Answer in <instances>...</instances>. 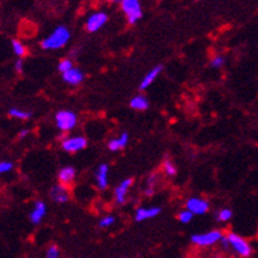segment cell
Returning a JSON list of instances; mask_svg holds the SVG:
<instances>
[{"mask_svg": "<svg viewBox=\"0 0 258 258\" xmlns=\"http://www.w3.org/2000/svg\"><path fill=\"white\" fill-rule=\"evenodd\" d=\"M121 10L126 17L128 24H136L137 21L143 17V8L137 0H122Z\"/></svg>", "mask_w": 258, "mask_h": 258, "instance_id": "cell-4", "label": "cell"}, {"mask_svg": "<svg viewBox=\"0 0 258 258\" xmlns=\"http://www.w3.org/2000/svg\"><path fill=\"white\" fill-rule=\"evenodd\" d=\"M77 121H78V117L73 111L63 109V111L55 113V125L62 132H69L73 128H75Z\"/></svg>", "mask_w": 258, "mask_h": 258, "instance_id": "cell-5", "label": "cell"}, {"mask_svg": "<svg viewBox=\"0 0 258 258\" xmlns=\"http://www.w3.org/2000/svg\"><path fill=\"white\" fill-rule=\"evenodd\" d=\"M107 20H108V17H107V15L104 12H94L86 20V29L91 32V33L98 32L99 29H102L104 27Z\"/></svg>", "mask_w": 258, "mask_h": 258, "instance_id": "cell-7", "label": "cell"}, {"mask_svg": "<svg viewBox=\"0 0 258 258\" xmlns=\"http://www.w3.org/2000/svg\"><path fill=\"white\" fill-rule=\"evenodd\" d=\"M194 218V214H191L188 210H183L180 211L179 214H178V220L182 223V224H188Z\"/></svg>", "mask_w": 258, "mask_h": 258, "instance_id": "cell-23", "label": "cell"}, {"mask_svg": "<svg viewBox=\"0 0 258 258\" xmlns=\"http://www.w3.org/2000/svg\"><path fill=\"white\" fill-rule=\"evenodd\" d=\"M129 105H131L133 109H136V111H145V109H148V107H149V102H148V99L144 95H137L131 100Z\"/></svg>", "mask_w": 258, "mask_h": 258, "instance_id": "cell-18", "label": "cell"}, {"mask_svg": "<svg viewBox=\"0 0 258 258\" xmlns=\"http://www.w3.org/2000/svg\"><path fill=\"white\" fill-rule=\"evenodd\" d=\"M162 69L163 68L161 66V64H158V66H156V68L152 69V70H150V72L148 73L145 77H144L143 81H141V83H140V90H146L148 87H150V86H152V83H154V81L158 78V75L161 74Z\"/></svg>", "mask_w": 258, "mask_h": 258, "instance_id": "cell-15", "label": "cell"}, {"mask_svg": "<svg viewBox=\"0 0 258 258\" xmlns=\"http://www.w3.org/2000/svg\"><path fill=\"white\" fill-rule=\"evenodd\" d=\"M28 133H29V131L28 129H23V131H20V133H19V139H24L25 136H28Z\"/></svg>", "mask_w": 258, "mask_h": 258, "instance_id": "cell-31", "label": "cell"}, {"mask_svg": "<svg viewBox=\"0 0 258 258\" xmlns=\"http://www.w3.org/2000/svg\"><path fill=\"white\" fill-rule=\"evenodd\" d=\"M59 257V248L57 245H51L46 250V258H58Z\"/></svg>", "mask_w": 258, "mask_h": 258, "instance_id": "cell-27", "label": "cell"}, {"mask_svg": "<svg viewBox=\"0 0 258 258\" xmlns=\"http://www.w3.org/2000/svg\"><path fill=\"white\" fill-rule=\"evenodd\" d=\"M212 258H221V257H219V255H215V257H212Z\"/></svg>", "mask_w": 258, "mask_h": 258, "instance_id": "cell-32", "label": "cell"}, {"mask_svg": "<svg viewBox=\"0 0 258 258\" xmlns=\"http://www.w3.org/2000/svg\"><path fill=\"white\" fill-rule=\"evenodd\" d=\"M69 40H70V31L66 27L61 25V27L55 28L48 37L41 41L40 46L45 50H57V49L63 48L69 42Z\"/></svg>", "mask_w": 258, "mask_h": 258, "instance_id": "cell-1", "label": "cell"}, {"mask_svg": "<svg viewBox=\"0 0 258 258\" xmlns=\"http://www.w3.org/2000/svg\"><path fill=\"white\" fill-rule=\"evenodd\" d=\"M161 212V208L160 207H140L139 210L136 211V220L137 221H145V220H149V219H153L156 216H158Z\"/></svg>", "mask_w": 258, "mask_h": 258, "instance_id": "cell-11", "label": "cell"}, {"mask_svg": "<svg viewBox=\"0 0 258 258\" xmlns=\"http://www.w3.org/2000/svg\"><path fill=\"white\" fill-rule=\"evenodd\" d=\"M186 210L194 215H203L210 210V203L203 198H190L186 202Z\"/></svg>", "mask_w": 258, "mask_h": 258, "instance_id": "cell-8", "label": "cell"}, {"mask_svg": "<svg viewBox=\"0 0 258 258\" xmlns=\"http://www.w3.org/2000/svg\"><path fill=\"white\" fill-rule=\"evenodd\" d=\"M23 66H24V63H23V59L21 58H19L16 61V63H15V69H16V72L20 74V73H23Z\"/></svg>", "mask_w": 258, "mask_h": 258, "instance_id": "cell-30", "label": "cell"}, {"mask_svg": "<svg viewBox=\"0 0 258 258\" xmlns=\"http://www.w3.org/2000/svg\"><path fill=\"white\" fill-rule=\"evenodd\" d=\"M129 141V135L128 133H121L119 137H116V139H112L108 143V149L112 150V152H117V150L124 149L126 146Z\"/></svg>", "mask_w": 258, "mask_h": 258, "instance_id": "cell-17", "label": "cell"}, {"mask_svg": "<svg viewBox=\"0 0 258 258\" xmlns=\"http://www.w3.org/2000/svg\"><path fill=\"white\" fill-rule=\"evenodd\" d=\"M50 198L55 203H66L69 201V191L68 188L62 184H57L50 190Z\"/></svg>", "mask_w": 258, "mask_h": 258, "instance_id": "cell-14", "label": "cell"}, {"mask_svg": "<svg viewBox=\"0 0 258 258\" xmlns=\"http://www.w3.org/2000/svg\"><path fill=\"white\" fill-rule=\"evenodd\" d=\"M228 242H229V249L236 253L240 258H249L253 253V249H251V245L249 244L244 237H241L240 234L233 233V232H229L227 233Z\"/></svg>", "mask_w": 258, "mask_h": 258, "instance_id": "cell-2", "label": "cell"}, {"mask_svg": "<svg viewBox=\"0 0 258 258\" xmlns=\"http://www.w3.org/2000/svg\"><path fill=\"white\" fill-rule=\"evenodd\" d=\"M224 233L219 229H215V231L206 232V233H198L194 234L191 237V241H192L194 245L197 246H201V248H207V246H211V245H215L220 242V240L223 238Z\"/></svg>", "mask_w": 258, "mask_h": 258, "instance_id": "cell-3", "label": "cell"}, {"mask_svg": "<svg viewBox=\"0 0 258 258\" xmlns=\"http://www.w3.org/2000/svg\"><path fill=\"white\" fill-rule=\"evenodd\" d=\"M11 44H12V49H14V53L17 55V57L23 58V57H25V55L28 54L27 46H25V45L23 44L21 41L12 40V42H11Z\"/></svg>", "mask_w": 258, "mask_h": 258, "instance_id": "cell-19", "label": "cell"}, {"mask_svg": "<svg viewBox=\"0 0 258 258\" xmlns=\"http://www.w3.org/2000/svg\"><path fill=\"white\" fill-rule=\"evenodd\" d=\"M162 169H163V173L166 174L167 177H174V175L177 174V167H175V165L169 160L163 162Z\"/></svg>", "mask_w": 258, "mask_h": 258, "instance_id": "cell-21", "label": "cell"}, {"mask_svg": "<svg viewBox=\"0 0 258 258\" xmlns=\"http://www.w3.org/2000/svg\"><path fill=\"white\" fill-rule=\"evenodd\" d=\"M116 219L113 218L112 215H108V216H104L102 220L99 221V227L100 228H109L111 225L115 224Z\"/></svg>", "mask_w": 258, "mask_h": 258, "instance_id": "cell-25", "label": "cell"}, {"mask_svg": "<svg viewBox=\"0 0 258 258\" xmlns=\"http://www.w3.org/2000/svg\"><path fill=\"white\" fill-rule=\"evenodd\" d=\"M62 78L66 83L72 86H78L79 83L83 82L85 79V74L82 73V70H79L78 68H73L72 70H69L64 74H62Z\"/></svg>", "mask_w": 258, "mask_h": 258, "instance_id": "cell-10", "label": "cell"}, {"mask_svg": "<svg viewBox=\"0 0 258 258\" xmlns=\"http://www.w3.org/2000/svg\"><path fill=\"white\" fill-rule=\"evenodd\" d=\"M223 64H224V58L221 57V55H215V57H212V59H211V66H212V68L220 69Z\"/></svg>", "mask_w": 258, "mask_h": 258, "instance_id": "cell-28", "label": "cell"}, {"mask_svg": "<svg viewBox=\"0 0 258 258\" xmlns=\"http://www.w3.org/2000/svg\"><path fill=\"white\" fill-rule=\"evenodd\" d=\"M87 146V140L82 136H74V137H66L62 140V149L68 153H77L81 150L86 149Z\"/></svg>", "mask_w": 258, "mask_h": 258, "instance_id": "cell-6", "label": "cell"}, {"mask_svg": "<svg viewBox=\"0 0 258 258\" xmlns=\"http://www.w3.org/2000/svg\"><path fill=\"white\" fill-rule=\"evenodd\" d=\"M75 169L72 166H66L63 169L59 170L58 173V180H59V184L62 186H68V184H72L75 179Z\"/></svg>", "mask_w": 258, "mask_h": 258, "instance_id": "cell-16", "label": "cell"}, {"mask_svg": "<svg viewBox=\"0 0 258 258\" xmlns=\"http://www.w3.org/2000/svg\"><path fill=\"white\" fill-rule=\"evenodd\" d=\"M12 167H14L12 162H10V161H2L0 162V174L8 173L10 170H12Z\"/></svg>", "mask_w": 258, "mask_h": 258, "instance_id": "cell-29", "label": "cell"}, {"mask_svg": "<svg viewBox=\"0 0 258 258\" xmlns=\"http://www.w3.org/2000/svg\"><path fill=\"white\" fill-rule=\"evenodd\" d=\"M154 184H156V177H150L149 179H148V184H146V188H145V194L148 195V197H150V195H153L154 192Z\"/></svg>", "mask_w": 258, "mask_h": 258, "instance_id": "cell-26", "label": "cell"}, {"mask_svg": "<svg viewBox=\"0 0 258 258\" xmlns=\"http://www.w3.org/2000/svg\"><path fill=\"white\" fill-rule=\"evenodd\" d=\"M108 166H107L105 163L100 165V166L98 167V170H96L95 179L96 184H98V187L100 190H104V188H107V186H108Z\"/></svg>", "mask_w": 258, "mask_h": 258, "instance_id": "cell-13", "label": "cell"}, {"mask_svg": "<svg viewBox=\"0 0 258 258\" xmlns=\"http://www.w3.org/2000/svg\"><path fill=\"white\" fill-rule=\"evenodd\" d=\"M73 68H74V64H73L72 59H69V58H64V59H62V61L58 63V70H59L62 74H64V73L69 72V70H72Z\"/></svg>", "mask_w": 258, "mask_h": 258, "instance_id": "cell-24", "label": "cell"}, {"mask_svg": "<svg viewBox=\"0 0 258 258\" xmlns=\"http://www.w3.org/2000/svg\"><path fill=\"white\" fill-rule=\"evenodd\" d=\"M45 215H46V204L44 202H36L33 206V210L29 215V219H31L33 224H38L45 218Z\"/></svg>", "mask_w": 258, "mask_h": 258, "instance_id": "cell-12", "label": "cell"}, {"mask_svg": "<svg viewBox=\"0 0 258 258\" xmlns=\"http://www.w3.org/2000/svg\"><path fill=\"white\" fill-rule=\"evenodd\" d=\"M133 180L131 178L128 179H124L119 186L116 187L115 190V201L117 204H124L126 201V197H128L129 188L132 187Z\"/></svg>", "mask_w": 258, "mask_h": 258, "instance_id": "cell-9", "label": "cell"}, {"mask_svg": "<svg viewBox=\"0 0 258 258\" xmlns=\"http://www.w3.org/2000/svg\"><path fill=\"white\" fill-rule=\"evenodd\" d=\"M8 115L14 119H20V120H28L32 116V113L29 111H25V109L20 108H11Z\"/></svg>", "mask_w": 258, "mask_h": 258, "instance_id": "cell-20", "label": "cell"}, {"mask_svg": "<svg viewBox=\"0 0 258 258\" xmlns=\"http://www.w3.org/2000/svg\"><path fill=\"white\" fill-rule=\"evenodd\" d=\"M232 211L229 210V208H223V210H220L218 212V216H216V219H218V221H220V223H227V221H229L232 219Z\"/></svg>", "mask_w": 258, "mask_h": 258, "instance_id": "cell-22", "label": "cell"}]
</instances>
